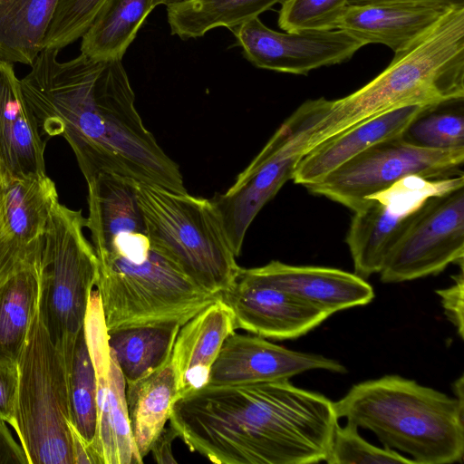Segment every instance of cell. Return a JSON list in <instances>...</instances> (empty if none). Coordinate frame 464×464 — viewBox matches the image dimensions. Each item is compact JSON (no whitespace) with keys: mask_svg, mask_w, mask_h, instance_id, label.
Here are the masks:
<instances>
[{"mask_svg":"<svg viewBox=\"0 0 464 464\" xmlns=\"http://www.w3.org/2000/svg\"><path fill=\"white\" fill-rule=\"evenodd\" d=\"M44 48L22 79L44 140L63 138L86 180L111 174L187 192L179 165L145 127L121 59L60 62Z\"/></svg>","mask_w":464,"mask_h":464,"instance_id":"obj_1","label":"cell"},{"mask_svg":"<svg viewBox=\"0 0 464 464\" xmlns=\"http://www.w3.org/2000/svg\"><path fill=\"white\" fill-rule=\"evenodd\" d=\"M334 401L289 380L195 390L169 425L192 452L218 464L325 461L338 424Z\"/></svg>","mask_w":464,"mask_h":464,"instance_id":"obj_2","label":"cell"},{"mask_svg":"<svg viewBox=\"0 0 464 464\" xmlns=\"http://www.w3.org/2000/svg\"><path fill=\"white\" fill-rule=\"evenodd\" d=\"M464 97V7L450 9L422 37L354 92L328 102L304 153L397 108Z\"/></svg>","mask_w":464,"mask_h":464,"instance_id":"obj_3","label":"cell"},{"mask_svg":"<svg viewBox=\"0 0 464 464\" xmlns=\"http://www.w3.org/2000/svg\"><path fill=\"white\" fill-rule=\"evenodd\" d=\"M334 406L338 419L415 464L462 462L464 402L455 397L392 374L354 384Z\"/></svg>","mask_w":464,"mask_h":464,"instance_id":"obj_4","label":"cell"},{"mask_svg":"<svg viewBox=\"0 0 464 464\" xmlns=\"http://www.w3.org/2000/svg\"><path fill=\"white\" fill-rule=\"evenodd\" d=\"M137 201L154 246L202 289L221 294L240 266L211 201L134 181Z\"/></svg>","mask_w":464,"mask_h":464,"instance_id":"obj_5","label":"cell"},{"mask_svg":"<svg viewBox=\"0 0 464 464\" xmlns=\"http://www.w3.org/2000/svg\"><path fill=\"white\" fill-rule=\"evenodd\" d=\"M17 368L13 429L28 464H74L69 426L68 372L48 328L43 276L42 288Z\"/></svg>","mask_w":464,"mask_h":464,"instance_id":"obj_6","label":"cell"},{"mask_svg":"<svg viewBox=\"0 0 464 464\" xmlns=\"http://www.w3.org/2000/svg\"><path fill=\"white\" fill-rule=\"evenodd\" d=\"M84 227L86 218L82 211L58 201L43 237L42 276L48 328L55 346L63 353L74 350L98 275V259Z\"/></svg>","mask_w":464,"mask_h":464,"instance_id":"obj_7","label":"cell"},{"mask_svg":"<svg viewBox=\"0 0 464 464\" xmlns=\"http://www.w3.org/2000/svg\"><path fill=\"white\" fill-rule=\"evenodd\" d=\"M325 105L324 98L301 104L238 174L233 185L211 199L237 257L255 218L293 178L309 134L324 115Z\"/></svg>","mask_w":464,"mask_h":464,"instance_id":"obj_8","label":"cell"},{"mask_svg":"<svg viewBox=\"0 0 464 464\" xmlns=\"http://www.w3.org/2000/svg\"><path fill=\"white\" fill-rule=\"evenodd\" d=\"M463 162L464 150L421 149L401 136L368 148L305 188L354 211L367 197L403 178L439 179L461 175Z\"/></svg>","mask_w":464,"mask_h":464,"instance_id":"obj_9","label":"cell"},{"mask_svg":"<svg viewBox=\"0 0 464 464\" xmlns=\"http://www.w3.org/2000/svg\"><path fill=\"white\" fill-rule=\"evenodd\" d=\"M464 186V174L439 179L409 176L367 197L346 236L354 273L367 279L382 265L418 210L431 197Z\"/></svg>","mask_w":464,"mask_h":464,"instance_id":"obj_10","label":"cell"},{"mask_svg":"<svg viewBox=\"0 0 464 464\" xmlns=\"http://www.w3.org/2000/svg\"><path fill=\"white\" fill-rule=\"evenodd\" d=\"M464 263V186L430 198L387 256L382 283L411 281Z\"/></svg>","mask_w":464,"mask_h":464,"instance_id":"obj_11","label":"cell"},{"mask_svg":"<svg viewBox=\"0 0 464 464\" xmlns=\"http://www.w3.org/2000/svg\"><path fill=\"white\" fill-rule=\"evenodd\" d=\"M83 330L97 381V424L92 443L97 464H141L130 425L126 382L109 347L96 289L89 298Z\"/></svg>","mask_w":464,"mask_h":464,"instance_id":"obj_12","label":"cell"},{"mask_svg":"<svg viewBox=\"0 0 464 464\" xmlns=\"http://www.w3.org/2000/svg\"><path fill=\"white\" fill-rule=\"evenodd\" d=\"M232 30L253 65L293 74L344 63L364 46L342 29L281 33L266 26L258 17Z\"/></svg>","mask_w":464,"mask_h":464,"instance_id":"obj_13","label":"cell"},{"mask_svg":"<svg viewBox=\"0 0 464 464\" xmlns=\"http://www.w3.org/2000/svg\"><path fill=\"white\" fill-rule=\"evenodd\" d=\"M221 299L231 308L237 329L263 338L295 339L329 317L324 311L257 279L242 267L231 286L221 293Z\"/></svg>","mask_w":464,"mask_h":464,"instance_id":"obj_14","label":"cell"},{"mask_svg":"<svg viewBox=\"0 0 464 464\" xmlns=\"http://www.w3.org/2000/svg\"><path fill=\"white\" fill-rule=\"evenodd\" d=\"M311 370L347 372L336 360L290 350L256 334L234 332L224 341L211 367L208 384L242 385L284 381Z\"/></svg>","mask_w":464,"mask_h":464,"instance_id":"obj_15","label":"cell"},{"mask_svg":"<svg viewBox=\"0 0 464 464\" xmlns=\"http://www.w3.org/2000/svg\"><path fill=\"white\" fill-rule=\"evenodd\" d=\"M257 279L285 291L329 316L336 312L362 306L374 297L372 286L355 273L314 266H293L273 260L246 269Z\"/></svg>","mask_w":464,"mask_h":464,"instance_id":"obj_16","label":"cell"},{"mask_svg":"<svg viewBox=\"0 0 464 464\" xmlns=\"http://www.w3.org/2000/svg\"><path fill=\"white\" fill-rule=\"evenodd\" d=\"M453 7L435 3H380L347 5L337 29L364 45L381 44L400 53L427 34Z\"/></svg>","mask_w":464,"mask_h":464,"instance_id":"obj_17","label":"cell"},{"mask_svg":"<svg viewBox=\"0 0 464 464\" xmlns=\"http://www.w3.org/2000/svg\"><path fill=\"white\" fill-rule=\"evenodd\" d=\"M45 146L13 64L0 61V168L16 177L46 172Z\"/></svg>","mask_w":464,"mask_h":464,"instance_id":"obj_18","label":"cell"},{"mask_svg":"<svg viewBox=\"0 0 464 464\" xmlns=\"http://www.w3.org/2000/svg\"><path fill=\"white\" fill-rule=\"evenodd\" d=\"M236 330L234 314L221 297L180 326L171 353L179 399L208 384L224 341Z\"/></svg>","mask_w":464,"mask_h":464,"instance_id":"obj_19","label":"cell"},{"mask_svg":"<svg viewBox=\"0 0 464 464\" xmlns=\"http://www.w3.org/2000/svg\"><path fill=\"white\" fill-rule=\"evenodd\" d=\"M423 107L409 105L394 109L313 148L296 164L292 179L306 187L321 180L368 148L385 140L401 137Z\"/></svg>","mask_w":464,"mask_h":464,"instance_id":"obj_20","label":"cell"},{"mask_svg":"<svg viewBox=\"0 0 464 464\" xmlns=\"http://www.w3.org/2000/svg\"><path fill=\"white\" fill-rule=\"evenodd\" d=\"M178 399V381L171 357L146 377L126 384L131 434L141 459L166 427Z\"/></svg>","mask_w":464,"mask_h":464,"instance_id":"obj_21","label":"cell"},{"mask_svg":"<svg viewBox=\"0 0 464 464\" xmlns=\"http://www.w3.org/2000/svg\"><path fill=\"white\" fill-rule=\"evenodd\" d=\"M0 183L5 221L14 237L24 243L42 238L59 201L53 180L46 172L16 177L0 168Z\"/></svg>","mask_w":464,"mask_h":464,"instance_id":"obj_22","label":"cell"},{"mask_svg":"<svg viewBox=\"0 0 464 464\" xmlns=\"http://www.w3.org/2000/svg\"><path fill=\"white\" fill-rule=\"evenodd\" d=\"M180 0H105L82 36L81 53L96 60L122 59L149 14Z\"/></svg>","mask_w":464,"mask_h":464,"instance_id":"obj_23","label":"cell"},{"mask_svg":"<svg viewBox=\"0 0 464 464\" xmlns=\"http://www.w3.org/2000/svg\"><path fill=\"white\" fill-rule=\"evenodd\" d=\"M60 0H0V61L32 65Z\"/></svg>","mask_w":464,"mask_h":464,"instance_id":"obj_24","label":"cell"},{"mask_svg":"<svg viewBox=\"0 0 464 464\" xmlns=\"http://www.w3.org/2000/svg\"><path fill=\"white\" fill-rule=\"evenodd\" d=\"M181 325L146 324L108 331V343L126 384L153 372L168 362Z\"/></svg>","mask_w":464,"mask_h":464,"instance_id":"obj_25","label":"cell"},{"mask_svg":"<svg viewBox=\"0 0 464 464\" xmlns=\"http://www.w3.org/2000/svg\"><path fill=\"white\" fill-rule=\"evenodd\" d=\"M42 256L0 287V362L17 363L42 288Z\"/></svg>","mask_w":464,"mask_h":464,"instance_id":"obj_26","label":"cell"},{"mask_svg":"<svg viewBox=\"0 0 464 464\" xmlns=\"http://www.w3.org/2000/svg\"><path fill=\"white\" fill-rule=\"evenodd\" d=\"M281 0H180L167 5L170 32L183 40L218 27L233 29Z\"/></svg>","mask_w":464,"mask_h":464,"instance_id":"obj_27","label":"cell"},{"mask_svg":"<svg viewBox=\"0 0 464 464\" xmlns=\"http://www.w3.org/2000/svg\"><path fill=\"white\" fill-rule=\"evenodd\" d=\"M401 138L426 150H464V97L424 106Z\"/></svg>","mask_w":464,"mask_h":464,"instance_id":"obj_28","label":"cell"},{"mask_svg":"<svg viewBox=\"0 0 464 464\" xmlns=\"http://www.w3.org/2000/svg\"><path fill=\"white\" fill-rule=\"evenodd\" d=\"M67 372L71 424L92 450L97 424V381L83 329L77 338Z\"/></svg>","mask_w":464,"mask_h":464,"instance_id":"obj_29","label":"cell"},{"mask_svg":"<svg viewBox=\"0 0 464 464\" xmlns=\"http://www.w3.org/2000/svg\"><path fill=\"white\" fill-rule=\"evenodd\" d=\"M328 464H415L409 457L389 448L376 447L365 440L358 428L347 423L336 425L325 459Z\"/></svg>","mask_w":464,"mask_h":464,"instance_id":"obj_30","label":"cell"},{"mask_svg":"<svg viewBox=\"0 0 464 464\" xmlns=\"http://www.w3.org/2000/svg\"><path fill=\"white\" fill-rule=\"evenodd\" d=\"M348 0H284L278 25L285 32L337 29Z\"/></svg>","mask_w":464,"mask_h":464,"instance_id":"obj_31","label":"cell"},{"mask_svg":"<svg viewBox=\"0 0 464 464\" xmlns=\"http://www.w3.org/2000/svg\"><path fill=\"white\" fill-rule=\"evenodd\" d=\"M105 0H60L44 40V48L61 50L88 29Z\"/></svg>","mask_w":464,"mask_h":464,"instance_id":"obj_32","label":"cell"},{"mask_svg":"<svg viewBox=\"0 0 464 464\" xmlns=\"http://www.w3.org/2000/svg\"><path fill=\"white\" fill-rule=\"evenodd\" d=\"M43 237L24 243L15 238L5 217L0 183V287L13 276L31 266L42 256Z\"/></svg>","mask_w":464,"mask_h":464,"instance_id":"obj_33","label":"cell"},{"mask_svg":"<svg viewBox=\"0 0 464 464\" xmlns=\"http://www.w3.org/2000/svg\"><path fill=\"white\" fill-rule=\"evenodd\" d=\"M459 273L452 276L454 283L446 288L436 290L440 296L444 314L457 330L458 335L464 338V275L463 266Z\"/></svg>","mask_w":464,"mask_h":464,"instance_id":"obj_34","label":"cell"},{"mask_svg":"<svg viewBox=\"0 0 464 464\" xmlns=\"http://www.w3.org/2000/svg\"><path fill=\"white\" fill-rule=\"evenodd\" d=\"M18 387L17 363L0 362V419L14 425Z\"/></svg>","mask_w":464,"mask_h":464,"instance_id":"obj_35","label":"cell"},{"mask_svg":"<svg viewBox=\"0 0 464 464\" xmlns=\"http://www.w3.org/2000/svg\"><path fill=\"white\" fill-rule=\"evenodd\" d=\"M0 464H28L24 450L18 444L6 422L0 419Z\"/></svg>","mask_w":464,"mask_h":464,"instance_id":"obj_36","label":"cell"},{"mask_svg":"<svg viewBox=\"0 0 464 464\" xmlns=\"http://www.w3.org/2000/svg\"><path fill=\"white\" fill-rule=\"evenodd\" d=\"M177 438L178 435L170 425L168 428L165 427L163 429L153 442L150 451L157 463H177L172 453V444Z\"/></svg>","mask_w":464,"mask_h":464,"instance_id":"obj_37","label":"cell"},{"mask_svg":"<svg viewBox=\"0 0 464 464\" xmlns=\"http://www.w3.org/2000/svg\"><path fill=\"white\" fill-rule=\"evenodd\" d=\"M380 3H435L450 7H464V0H348V5Z\"/></svg>","mask_w":464,"mask_h":464,"instance_id":"obj_38","label":"cell"},{"mask_svg":"<svg viewBox=\"0 0 464 464\" xmlns=\"http://www.w3.org/2000/svg\"><path fill=\"white\" fill-rule=\"evenodd\" d=\"M463 376H460L454 383H453V392L455 394V398L459 401L464 402V390H463Z\"/></svg>","mask_w":464,"mask_h":464,"instance_id":"obj_39","label":"cell"}]
</instances>
